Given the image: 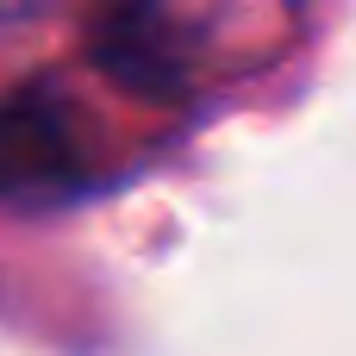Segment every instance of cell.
<instances>
[{
	"instance_id": "cell-1",
	"label": "cell",
	"mask_w": 356,
	"mask_h": 356,
	"mask_svg": "<svg viewBox=\"0 0 356 356\" xmlns=\"http://www.w3.org/2000/svg\"><path fill=\"white\" fill-rule=\"evenodd\" d=\"M81 175V144L50 94L0 100V194H56Z\"/></svg>"
},
{
	"instance_id": "cell-2",
	"label": "cell",
	"mask_w": 356,
	"mask_h": 356,
	"mask_svg": "<svg viewBox=\"0 0 356 356\" xmlns=\"http://www.w3.org/2000/svg\"><path fill=\"white\" fill-rule=\"evenodd\" d=\"M25 19H31V13H25V6H0V38H6V31H19V25H25Z\"/></svg>"
}]
</instances>
